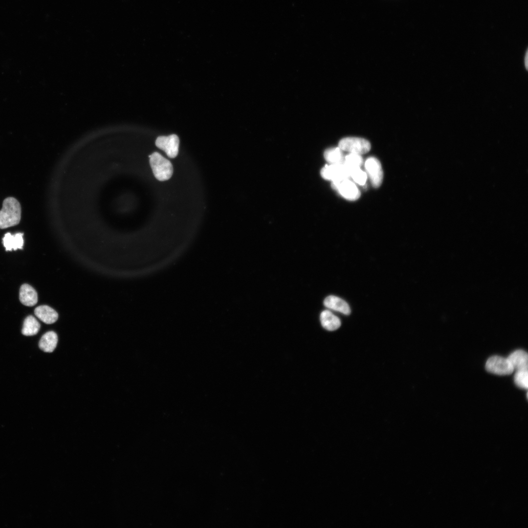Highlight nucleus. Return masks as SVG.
<instances>
[{"label": "nucleus", "mask_w": 528, "mask_h": 528, "mask_svg": "<svg viewBox=\"0 0 528 528\" xmlns=\"http://www.w3.org/2000/svg\"><path fill=\"white\" fill-rule=\"evenodd\" d=\"M21 206L13 197L4 199L0 210V228L5 229L18 224L21 218Z\"/></svg>", "instance_id": "obj_1"}, {"label": "nucleus", "mask_w": 528, "mask_h": 528, "mask_svg": "<svg viewBox=\"0 0 528 528\" xmlns=\"http://www.w3.org/2000/svg\"><path fill=\"white\" fill-rule=\"evenodd\" d=\"M150 164L155 178L160 181L168 180L173 173L171 162L157 152L149 156Z\"/></svg>", "instance_id": "obj_2"}, {"label": "nucleus", "mask_w": 528, "mask_h": 528, "mask_svg": "<svg viewBox=\"0 0 528 528\" xmlns=\"http://www.w3.org/2000/svg\"><path fill=\"white\" fill-rule=\"evenodd\" d=\"M338 147L342 151L361 155L370 150L371 144L368 140L364 138L349 137L340 140Z\"/></svg>", "instance_id": "obj_3"}, {"label": "nucleus", "mask_w": 528, "mask_h": 528, "mask_svg": "<svg viewBox=\"0 0 528 528\" xmlns=\"http://www.w3.org/2000/svg\"><path fill=\"white\" fill-rule=\"evenodd\" d=\"M486 370L498 375L511 374L514 369L507 358L499 356H493L488 358L485 364Z\"/></svg>", "instance_id": "obj_4"}, {"label": "nucleus", "mask_w": 528, "mask_h": 528, "mask_svg": "<svg viewBox=\"0 0 528 528\" xmlns=\"http://www.w3.org/2000/svg\"><path fill=\"white\" fill-rule=\"evenodd\" d=\"M331 186L347 199L354 200L360 197L359 189L349 178L332 181Z\"/></svg>", "instance_id": "obj_5"}, {"label": "nucleus", "mask_w": 528, "mask_h": 528, "mask_svg": "<svg viewBox=\"0 0 528 528\" xmlns=\"http://www.w3.org/2000/svg\"><path fill=\"white\" fill-rule=\"evenodd\" d=\"M321 175L325 179L332 181L350 178V171L345 164L326 165L321 171Z\"/></svg>", "instance_id": "obj_6"}, {"label": "nucleus", "mask_w": 528, "mask_h": 528, "mask_svg": "<svg viewBox=\"0 0 528 528\" xmlns=\"http://www.w3.org/2000/svg\"><path fill=\"white\" fill-rule=\"evenodd\" d=\"M179 140L176 134L160 136L155 141L156 146L163 150L170 158L176 157L178 153Z\"/></svg>", "instance_id": "obj_7"}, {"label": "nucleus", "mask_w": 528, "mask_h": 528, "mask_svg": "<svg viewBox=\"0 0 528 528\" xmlns=\"http://www.w3.org/2000/svg\"><path fill=\"white\" fill-rule=\"evenodd\" d=\"M365 167L373 186L379 187L383 179V171L379 161L374 157H370L365 161Z\"/></svg>", "instance_id": "obj_8"}, {"label": "nucleus", "mask_w": 528, "mask_h": 528, "mask_svg": "<svg viewBox=\"0 0 528 528\" xmlns=\"http://www.w3.org/2000/svg\"><path fill=\"white\" fill-rule=\"evenodd\" d=\"M19 299L23 305L32 307L35 305L38 302V294L33 287L24 284L20 287Z\"/></svg>", "instance_id": "obj_9"}, {"label": "nucleus", "mask_w": 528, "mask_h": 528, "mask_svg": "<svg viewBox=\"0 0 528 528\" xmlns=\"http://www.w3.org/2000/svg\"><path fill=\"white\" fill-rule=\"evenodd\" d=\"M514 370H526L528 368V355L526 352L518 350L511 353L507 358Z\"/></svg>", "instance_id": "obj_10"}, {"label": "nucleus", "mask_w": 528, "mask_h": 528, "mask_svg": "<svg viewBox=\"0 0 528 528\" xmlns=\"http://www.w3.org/2000/svg\"><path fill=\"white\" fill-rule=\"evenodd\" d=\"M324 304L326 307L340 312L345 315H349L351 313V309L347 303L343 299L333 295L326 297L324 300Z\"/></svg>", "instance_id": "obj_11"}, {"label": "nucleus", "mask_w": 528, "mask_h": 528, "mask_svg": "<svg viewBox=\"0 0 528 528\" xmlns=\"http://www.w3.org/2000/svg\"><path fill=\"white\" fill-rule=\"evenodd\" d=\"M34 313L40 320L47 324L55 323L58 318V313L46 305L37 307L34 310Z\"/></svg>", "instance_id": "obj_12"}, {"label": "nucleus", "mask_w": 528, "mask_h": 528, "mask_svg": "<svg viewBox=\"0 0 528 528\" xmlns=\"http://www.w3.org/2000/svg\"><path fill=\"white\" fill-rule=\"evenodd\" d=\"M23 234L22 233H17L14 235L11 234L10 233H6L2 239L3 244L5 248L6 251L22 249L23 245Z\"/></svg>", "instance_id": "obj_13"}, {"label": "nucleus", "mask_w": 528, "mask_h": 528, "mask_svg": "<svg viewBox=\"0 0 528 528\" xmlns=\"http://www.w3.org/2000/svg\"><path fill=\"white\" fill-rule=\"evenodd\" d=\"M57 334L53 331L45 333L40 339L39 343V348L46 352L54 351L58 343Z\"/></svg>", "instance_id": "obj_14"}, {"label": "nucleus", "mask_w": 528, "mask_h": 528, "mask_svg": "<svg viewBox=\"0 0 528 528\" xmlns=\"http://www.w3.org/2000/svg\"><path fill=\"white\" fill-rule=\"evenodd\" d=\"M320 321L322 327L329 331L335 330L341 326L339 318L328 310L321 312Z\"/></svg>", "instance_id": "obj_15"}, {"label": "nucleus", "mask_w": 528, "mask_h": 528, "mask_svg": "<svg viewBox=\"0 0 528 528\" xmlns=\"http://www.w3.org/2000/svg\"><path fill=\"white\" fill-rule=\"evenodd\" d=\"M40 328V324L36 319L32 315H29L24 319L22 333L25 336L34 335L38 332Z\"/></svg>", "instance_id": "obj_16"}, {"label": "nucleus", "mask_w": 528, "mask_h": 528, "mask_svg": "<svg viewBox=\"0 0 528 528\" xmlns=\"http://www.w3.org/2000/svg\"><path fill=\"white\" fill-rule=\"evenodd\" d=\"M324 157L330 164H342L345 161V156L339 147L326 150L324 152Z\"/></svg>", "instance_id": "obj_17"}, {"label": "nucleus", "mask_w": 528, "mask_h": 528, "mask_svg": "<svg viewBox=\"0 0 528 528\" xmlns=\"http://www.w3.org/2000/svg\"><path fill=\"white\" fill-rule=\"evenodd\" d=\"M363 159L361 155L350 153L345 156L344 163L349 170L355 167H360L363 164Z\"/></svg>", "instance_id": "obj_18"}, {"label": "nucleus", "mask_w": 528, "mask_h": 528, "mask_svg": "<svg viewBox=\"0 0 528 528\" xmlns=\"http://www.w3.org/2000/svg\"><path fill=\"white\" fill-rule=\"evenodd\" d=\"M515 384L519 388L528 389V370L516 371L514 376Z\"/></svg>", "instance_id": "obj_19"}, {"label": "nucleus", "mask_w": 528, "mask_h": 528, "mask_svg": "<svg viewBox=\"0 0 528 528\" xmlns=\"http://www.w3.org/2000/svg\"><path fill=\"white\" fill-rule=\"evenodd\" d=\"M350 177L357 184L360 185L365 184L367 175L360 167H355L350 169Z\"/></svg>", "instance_id": "obj_20"}, {"label": "nucleus", "mask_w": 528, "mask_h": 528, "mask_svg": "<svg viewBox=\"0 0 528 528\" xmlns=\"http://www.w3.org/2000/svg\"><path fill=\"white\" fill-rule=\"evenodd\" d=\"M525 66L526 69H528V51L527 50L526 55L524 57Z\"/></svg>", "instance_id": "obj_21"}]
</instances>
